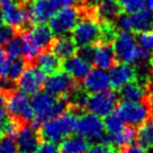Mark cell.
<instances>
[{"label":"cell","mask_w":153,"mask_h":153,"mask_svg":"<svg viewBox=\"0 0 153 153\" xmlns=\"http://www.w3.org/2000/svg\"><path fill=\"white\" fill-rule=\"evenodd\" d=\"M30 105L35 116L32 125L37 129L44 120L55 117L69 109V101L67 98H57L45 90H39L32 95Z\"/></svg>","instance_id":"obj_1"},{"label":"cell","mask_w":153,"mask_h":153,"mask_svg":"<svg viewBox=\"0 0 153 153\" xmlns=\"http://www.w3.org/2000/svg\"><path fill=\"white\" fill-rule=\"evenodd\" d=\"M78 114L70 108L55 117L44 120L38 127V133L42 141L53 143L61 142L74 132Z\"/></svg>","instance_id":"obj_2"},{"label":"cell","mask_w":153,"mask_h":153,"mask_svg":"<svg viewBox=\"0 0 153 153\" xmlns=\"http://www.w3.org/2000/svg\"><path fill=\"white\" fill-rule=\"evenodd\" d=\"M116 60L132 65H142L150 60L151 54L140 48L137 39L131 32H118L113 41Z\"/></svg>","instance_id":"obj_3"},{"label":"cell","mask_w":153,"mask_h":153,"mask_svg":"<svg viewBox=\"0 0 153 153\" xmlns=\"http://www.w3.org/2000/svg\"><path fill=\"white\" fill-rule=\"evenodd\" d=\"M83 13L85 16L72 30L71 37L78 48L95 45L100 43L101 39V25L96 17L94 8H88Z\"/></svg>","instance_id":"obj_4"},{"label":"cell","mask_w":153,"mask_h":153,"mask_svg":"<svg viewBox=\"0 0 153 153\" xmlns=\"http://www.w3.org/2000/svg\"><path fill=\"white\" fill-rule=\"evenodd\" d=\"M74 133L94 144L101 143L105 137V126L99 116L91 113H81L76 117Z\"/></svg>","instance_id":"obj_5"},{"label":"cell","mask_w":153,"mask_h":153,"mask_svg":"<svg viewBox=\"0 0 153 153\" xmlns=\"http://www.w3.org/2000/svg\"><path fill=\"white\" fill-rule=\"evenodd\" d=\"M81 16L82 11L76 6L61 7L50 19L48 27L55 36H64L73 30Z\"/></svg>","instance_id":"obj_6"},{"label":"cell","mask_w":153,"mask_h":153,"mask_svg":"<svg viewBox=\"0 0 153 153\" xmlns=\"http://www.w3.org/2000/svg\"><path fill=\"white\" fill-rule=\"evenodd\" d=\"M118 98L120 96L116 94V91L108 89L90 94L87 96L85 110L99 117H106L115 111L118 105Z\"/></svg>","instance_id":"obj_7"},{"label":"cell","mask_w":153,"mask_h":153,"mask_svg":"<svg viewBox=\"0 0 153 153\" xmlns=\"http://www.w3.org/2000/svg\"><path fill=\"white\" fill-rule=\"evenodd\" d=\"M7 110L10 117L20 125L32 123L35 117L28 95L20 90H10L7 100Z\"/></svg>","instance_id":"obj_8"},{"label":"cell","mask_w":153,"mask_h":153,"mask_svg":"<svg viewBox=\"0 0 153 153\" xmlns=\"http://www.w3.org/2000/svg\"><path fill=\"white\" fill-rule=\"evenodd\" d=\"M116 113L120 115V117L124 120V123L132 126L142 125L151 120L152 107L149 105V102L140 101H123L117 105Z\"/></svg>","instance_id":"obj_9"},{"label":"cell","mask_w":153,"mask_h":153,"mask_svg":"<svg viewBox=\"0 0 153 153\" xmlns=\"http://www.w3.org/2000/svg\"><path fill=\"white\" fill-rule=\"evenodd\" d=\"M79 88V83L65 71L55 72L50 74L44 82V89L50 95L57 98H68Z\"/></svg>","instance_id":"obj_10"},{"label":"cell","mask_w":153,"mask_h":153,"mask_svg":"<svg viewBox=\"0 0 153 153\" xmlns=\"http://www.w3.org/2000/svg\"><path fill=\"white\" fill-rule=\"evenodd\" d=\"M2 16L4 22L11 27H14L17 33H22L27 29L28 25V14H27V6L25 1H10L5 6H2Z\"/></svg>","instance_id":"obj_11"},{"label":"cell","mask_w":153,"mask_h":153,"mask_svg":"<svg viewBox=\"0 0 153 153\" xmlns=\"http://www.w3.org/2000/svg\"><path fill=\"white\" fill-rule=\"evenodd\" d=\"M45 76L46 74L41 71L36 65L29 64L17 80V87L26 95H34L35 92L41 90L42 87H44V82L46 79Z\"/></svg>","instance_id":"obj_12"},{"label":"cell","mask_w":153,"mask_h":153,"mask_svg":"<svg viewBox=\"0 0 153 153\" xmlns=\"http://www.w3.org/2000/svg\"><path fill=\"white\" fill-rule=\"evenodd\" d=\"M15 136V141L20 153H34L42 142L38 129L29 124L22 125Z\"/></svg>","instance_id":"obj_13"},{"label":"cell","mask_w":153,"mask_h":153,"mask_svg":"<svg viewBox=\"0 0 153 153\" xmlns=\"http://www.w3.org/2000/svg\"><path fill=\"white\" fill-rule=\"evenodd\" d=\"M56 8L51 0H32L27 7L29 23L34 25L48 23L55 14Z\"/></svg>","instance_id":"obj_14"},{"label":"cell","mask_w":153,"mask_h":153,"mask_svg":"<svg viewBox=\"0 0 153 153\" xmlns=\"http://www.w3.org/2000/svg\"><path fill=\"white\" fill-rule=\"evenodd\" d=\"M148 82L149 80L145 78L134 79L118 89L120 97L124 101H133V102L145 101L148 96V89H146Z\"/></svg>","instance_id":"obj_15"},{"label":"cell","mask_w":153,"mask_h":153,"mask_svg":"<svg viewBox=\"0 0 153 153\" xmlns=\"http://www.w3.org/2000/svg\"><path fill=\"white\" fill-rule=\"evenodd\" d=\"M136 76H137V72L134 65L124 62L116 63L114 67L110 68V86L115 90H118L129 81L136 79Z\"/></svg>","instance_id":"obj_16"},{"label":"cell","mask_w":153,"mask_h":153,"mask_svg":"<svg viewBox=\"0 0 153 153\" xmlns=\"http://www.w3.org/2000/svg\"><path fill=\"white\" fill-rule=\"evenodd\" d=\"M110 86L109 73L106 70L96 68L89 71V73L82 80V88L88 94H95L106 90Z\"/></svg>","instance_id":"obj_17"},{"label":"cell","mask_w":153,"mask_h":153,"mask_svg":"<svg viewBox=\"0 0 153 153\" xmlns=\"http://www.w3.org/2000/svg\"><path fill=\"white\" fill-rule=\"evenodd\" d=\"M24 33L41 50V52L50 50L54 41V34L52 33L51 28L45 24L35 25L30 29L24 30Z\"/></svg>","instance_id":"obj_18"},{"label":"cell","mask_w":153,"mask_h":153,"mask_svg":"<svg viewBox=\"0 0 153 153\" xmlns=\"http://www.w3.org/2000/svg\"><path fill=\"white\" fill-rule=\"evenodd\" d=\"M131 22V30L141 34L145 32L153 30V10L150 8H141V9L129 14Z\"/></svg>","instance_id":"obj_19"},{"label":"cell","mask_w":153,"mask_h":153,"mask_svg":"<svg viewBox=\"0 0 153 153\" xmlns=\"http://www.w3.org/2000/svg\"><path fill=\"white\" fill-rule=\"evenodd\" d=\"M62 69L63 71H65L68 74H70L73 79H76L79 82L83 80L85 76L89 73V71L91 70V64L80 56L73 55L63 61Z\"/></svg>","instance_id":"obj_20"},{"label":"cell","mask_w":153,"mask_h":153,"mask_svg":"<svg viewBox=\"0 0 153 153\" xmlns=\"http://www.w3.org/2000/svg\"><path fill=\"white\" fill-rule=\"evenodd\" d=\"M92 64L102 70H108L116 64V56L110 44L98 43L95 45V55Z\"/></svg>","instance_id":"obj_21"},{"label":"cell","mask_w":153,"mask_h":153,"mask_svg":"<svg viewBox=\"0 0 153 153\" xmlns=\"http://www.w3.org/2000/svg\"><path fill=\"white\" fill-rule=\"evenodd\" d=\"M95 9V15L99 22H109L117 18L122 13V8L118 5L117 0H97Z\"/></svg>","instance_id":"obj_22"},{"label":"cell","mask_w":153,"mask_h":153,"mask_svg":"<svg viewBox=\"0 0 153 153\" xmlns=\"http://www.w3.org/2000/svg\"><path fill=\"white\" fill-rule=\"evenodd\" d=\"M35 64L45 74H53L62 69V60L51 50L39 53L35 60Z\"/></svg>","instance_id":"obj_23"},{"label":"cell","mask_w":153,"mask_h":153,"mask_svg":"<svg viewBox=\"0 0 153 153\" xmlns=\"http://www.w3.org/2000/svg\"><path fill=\"white\" fill-rule=\"evenodd\" d=\"M76 48L78 46L76 45L72 37L64 35V36H56V38H54L50 50L55 53L61 60H65L76 55V50H78Z\"/></svg>","instance_id":"obj_24"},{"label":"cell","mask_w":153,"mask_h":153,"mask_svg":"<svg viewBox=\"0 0 153 153\" xmlns=\"http://www.w3.org/2000/svg\"><path fill=\"white\" fill-rule=\"evenodd\" d=\"M89 141L80 135H70L61 141L59 146V153H87Z\"/></svg>","instance_id":"obj_25"},{"label":"cell","mask_w":153,"mask_h":153,"mask_svg":"<svg viewBox=\"0 0 153 153\" xmlns=\"http://www.w3.org/2000/svg\"><path fill=\"white\" fill-rule=\"evenodd\" d=\"M29 64L26 61L24 56H18V57H13L10 59L7 71H6L5 80L14 83L19 79V76H22V73L25 71V69L28 67Z\"/></svg>","instance_id":"obj_26"},{"label":"cell","mask_w":153,"mask_h":153,"mask_svg":"<svg viewBox=\"0 0 153 153\" xmlns=\"http://www.w3.org/2000/svg\"><path fill=\"white\" fill-rule=\"evenodd\" d=\"M137 144H140L145 150L153 148V122H146L140 125V128L136 133Z\"/></svg>","instance_id":"obj_27"},{"label":"cell","mask_w":153,"mask_h":153,"mask_svg":"<svg viewBox=\"0 0 153 153\" xmlns=\"http://www.w3.org/2000/svg\"><path fill=\"white\" fill-rule=\"evenodd\" d=\"M104 126H105L106 133L113 135V134L120 132L122 129L124 128L125 123L124 120L120 117V115L117 114L116 111H113V113H110L109 115H107L105 117Z\"/></svg>","instance_id":"obj_28"},{"label":"cell","mask_w":153,"mask_h":153,"mask_svg":"<svg viewBox=\"0 0 153 153\" xmlns=\"http://www.w3.org/2000/svg\"><path fill=\"white\" fill-rule=\"evenodd\" d=\"M6 46H7L6 48V52L8 53L10 59L23 56L24 44H23V37H22V35H16Z\"/></svg>","instance_id":"obj_29"},{"label":"cell","mask_w":153,"mask_h":153,"mask_svg":"<svg viewBox=\"0 0 153 153\" xmlns=\"http://www.w3.org/2000/svg\"><path fill=\"white\" fill-rule=\"evenodd\" d=\"M137 43L140 48H143L144 51H146L150 54H153V30L139 34Z\"/></svg>","instance_id":"obj_30"},{"label":"cell","mask_w":153,"mask_h":153,"mask_svg":"<svg viewBox=\"0 0 153 153\" xmlns=\"http://www.w3.org/2000/svg\"><path fill=\"white\" fill-rule=\"evenodd\" d=\"M17 30L9 25H1L0 26V48L5 46L17 35Z\"/></svg>","instance_id":"obj_31"},{"label":"cell","mask_w":153,"mask_h":153,"mask_svg":"<svg viewBox=\"0 0 153 153\" xmlns=\"http://www.w3.org/2000/svg\"><path fill=\"white\" fill-rule=\"evenodd\" d=\"M122 10L127 14H132L144 7V0H117Z\"/></svg>","instance_id":"obj_32"},{"label":"cell","mask_w":153,"mask_h":153,"mask_svg":"<svg viewBox=\"0 0 153 153\" xmlns=\"http://www.w3.org/2000/svg\"><path fill=\"white\" fill-rule=\"evenodd\" d=\"M18 148L14 137L5 136L0 139V153H18Z\"/></svg>","instance_id":"obj_33"},{"label":"cell","mask_w":153,"mask_h":153,"mask_svg":"<svg viewBox=\"0 0 153 153\" xmlns=\"http://www.w3.org/2000/svg\"><path fill=\"white\" fill-rule=\"evenodd\" d=\"M10 90H13V89L0 88V122L9 116L8 110H7V100H8V95H9Z\"/></svg>","instance_id":"obj_34"},{"label":"cell","mask_w":153,"mask_h":153,"mask_svg":"<svg viewBox=\"0 0 153 153\" xmlns=\"http://www.w3.org/2000/svg\"><path fill=\"white\" fill-rule=\"evenodd\" d=\"M95 45H88V46L79 48L76 50V55L83 59L87 62H89L90 64H92L94 55H95Z\"/></svg>","instance_id":"obj_35"},{"label":"cell","mask_w":153,"mask_h":153,"mask_svg":"<svg viewBox=\"0 0 153 153\" xmlns=\"http://www.w3.org/2000/svg\"><path fill=\"white\" fill-rule=\"evenodd\" d=\"M87 153H117V149L107 144L96 143L88 149Z\"/></svg>","instance_id":"obj_36"},{"label":"cell","mask_w":153,"mask_h":153,"mask_svg":"<svg viewBox=\"0 0 153 153\" xmlns=\"http://www.w3.org/2000/svg\"><path fill=\"white\" fill-rule=\"evenodd\" d=\"M10 57L8 53L6 52V50L0 48V80H4L6 76V71L9 64Z\"/></svg>","instance_id":"obj_37"},{"label":"cell","mask_w":153,"mask_h":153,"mask_svg":"<svg viewBox=\"0 0 153 153\" xmlns=\"http://www.w3.org/2000/svg\"><path fill=\"white\" fill-rule=\"evenodd\" d=\"M34 153H59V146L56 143L43 141V143L39 144V146Z\"/></svg>","instance_id":"obj_38"},{"label":"cell","mask_w":153,"mask_h":153,"mask_svg":"<svg viewBox=\"0 0 153 153\" xmlns=\"http://www.w3.org/2000/svg\"><path fill=\"white\" fill-rule=\"evenodd\" d=\"M120 153H146V150L140 144H129L120 149Z\"/></svg>","instance_id":"obj_39"},{"label":"cell","mask_w":153,"mask_h":153,"mask_svg":"<svg viewBox=\"0 0 153 153\" xmlns=\"http://www.w3.org/2000/svg\"><path fill=\"white\" fill-rule=\"evenodd\" d=\"M56 7H69V6H76L82 0H51Z\"/></svg>","instance_id":"obj_40"},{"label":"cell","mask_w":153,"mask_h":153,"mask_svg":"<svg viewBox=\"0 0 153 153\" xmlns=\"http://www.w3.org/2000/svg\"><path fill=\"white\" fill-rule=\"evenodd\" d=\"M148 96H146V101L149 105L153 108V80H149L148 82Z\"/></svg>","instance_id":"obj_41"},{"label":"cell","mask_w":153,"mask_h":153,"mask_svg":"<svg viewBox=\"0 0 153 153\" xmlns=\"http://www.w3.org/2000/svg\"><path fill=\"white\" fill-rule=\"evenodd\" d=\"M144 5L153 10V0H144Z\"/></svg>","instance_id":"obj_42"},{"label":"cell","mask_w":153,"mask_h":153,"mask_svg":"<svg viewBox=\"0 0 153 153\" xmlns=\"http://www.w3.org/2000/svg\"><path fill=\"white\" fill-rule=\"evenodd\" d=\"M149 68H150V72H151V74H152V76H153V57H151V59H150Z\"/></svg>","instance_id":"obj_43"},{"label":"cell","mask_w":153,"mask_h":153,"mask_svg":"<svg viewBox=\"0 0 153 153\" xmlns=\"http://www.w3.org/2000/svg\"><path fill=\"white\" fill-rule=\"evenodd\" d=\"M10 1H13V0H0V7H2V6H5L6 4H8Z\"/></svg>","instance_id":"obj_44"},{"label":"cell","mask_w":153,"mask_h":153,"mask_svg":"<svg viewBox=\"0 0 153 153\" xmlns=\"http://www.w3.org/2000/svg\"><path fill=\"white\" fill-rule=\"evenodd\" d=\"M2 23H4V16H2V11L0 10V26L2 25Z\"/></svg>","instance_id":"obj_45"},{"label":"cell","mask_w":153,"mask_h":153,"mask_svg":"<svg viewBox=\"0 0 153 153\" xmlns=\"http://www.w3.org/2000/svg\"><path fill=\"white\" fill-rule=\"evenodd\" d=\"M151 120H152V122H153V108H152V113H151Z\"/></svg>","instance_id":"obj_46"},{"label":"cell","mask_w":153,"mask_h":153,"mask_svg":"<svg viewBox=\"0 0 153 153\" xmlns=\"http://www.w3.org/2000/svg\"><path fill=\"white\" fill-rule=\"evenodd\" d=\"M1 137H2V134H1V132H0V139H1Z\"/></svg>","instance_id":"obj_47"},{"label":"cell","mask_w":153,"mask_h":153,"mask_svg":"<svg viewBox=\"0 0 153 153\" xmlns=\"http://www.w3.org/2000/svg\"><path fill=\"white\" fill-rule=\"evenodd\" d=\"M23 1H25V0H23Z\"/></svg>","instance_id":"obj_48"}]
</instances>
